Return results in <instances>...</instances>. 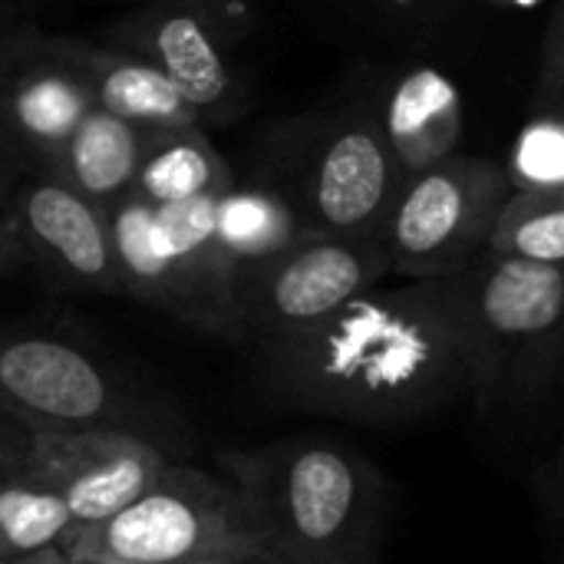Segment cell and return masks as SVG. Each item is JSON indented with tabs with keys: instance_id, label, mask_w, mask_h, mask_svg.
Returning a JSON list of instances; mask_svg holds the SVG:
<instances>
[{
	"instance_id": "6da1fadb",
	"label": "cell",
	"mask_w": 564,
	"mask_h": 564,
	"mask_svg": "<svg viewBox=\"0 0 564 564\" xmlns=\"http://www.w3.org/2000/svg\"><path fill=\"white\" fill-rule=\"evenodd\" d=\"M254 350L281 403L327 420L406 426L469 393L433 278L377 284L304 330L258 340Z\"/></svg>"
},
{
	"instance_id": "7a4b0ae2",
	"label": "cell",
	"mask_w": 564,
	"mask_h": 564,
	"mask_svg": "<svg viewBox=\"0 0 564 564\" xmlns=\"http://www.w3.org/2000/svg\"><path fill=\"white\" fill-rule=\"evenodd\" d=\"M254 549L274 564H377L390 522L387 476L327 436H288L218 456Z\"/></svg>"
},
{
	"instance_id": "3957f363",
	"label": "cell",
	"mask_w": 564,
	"mask_h": 564,
	"mask_svg": "<svg viewBox=\"0 0 564 564\" xmlns=\"http://www.w3.org/2000/svg\"><path fill=\"white\" fill-rule=\"evenodd\" d=\"M482 413H535L562 373L564 271L476 254L433 278Z\"/></svg>"
},
{
	"instance_id": "277c9868",
	"label": "cell",
	"mask_w": 564,
	"mask_h": 564,
	"mask_svg": "<svg viewBox=\"0 0 564 564\" xmlns=\"http://www.w3.org/2000/svg\"><path fill=\"white\" fill-rule=\"evenodd\" d=\"M218 195L145 205L132 192L102 208L119 294H129L195 330L235 340V264L218 245Z\"/></svg>"
},
{
	"instance_id": "5b68a950",
	"label": "cell",
	"mask_w": 564,
	"mask_h": 564,
	"mask_svg": "<svg viewBox=\"0 0 564 564\" xmlns=\"http://www.w3.org/2000/svg\"><path fill=\"white\" fill-rule=\"evenodd\" d=\"M268 165L304 235H377L403 185L367 106L291 119L271 135Z\"/></svg>"
},
{
	"instance_id": "8992f818",
	"label": "cell",
	"mask_w": 564,
	"mask_h": 564,
	"mask_svg": "<svg viewBox=\"0 0 564 564\" xmlns=\"http://www.w3.org/2000/svg\"><path fill=\"white\" fill-rule=\"evenodd\" d=\"M66 562L185 564L258 555L231 479L169 463L159 479L116 516L79 529L59 549Z\"/></svg>"
},
{
	"instance_id": "52a82bcc",
	"label": "cell",
	"mask_w": 564,
	"mask_h": 564,
	"mask_svg": "<svg viewBox=\"0 0 564 564\" xmlns=\"http://www.w3.org/2000/svg\"><path fill=\"white\" fill-rule=\"evenodd\" d=\"M512 182L506 165L482 155H449L403 178L377 228L387 271L426 281L482 254L492 218Z\"/></svg>"
},
{
	"instance_id": "ba28073f",
	"label": "cell",
	"mask_w": 564,
	"mask_h": 564,
	"mask_svg": "<svg viewBox=\"0 0 564 564\" xmlns=\"http://www.w3.org/2000/svg\"><path fill=\"white\" fill-rule=\"evenodd\" d=\"M377 235H301L268 261L238 271L231 288L235 340L304 330L387 278Z\"/></svg>"
},
{
	"instance_id": "9c48e42d",
	"label": "cell",
	"mask_w": 564,
	"mask_h": 564,
	"mask_svg": "<svg viewBox=\"0 0 564 564\" xmlns=\"http://www.w3.org/2000/svg\"><path fill=\"white\" fill-rule=\"evenodd\" d=\"M245 30L248 13L221 0H155L112 23L109 43L152 63L205 126L248 109L245 79L231 63V43Z\"/></svg>"
},
{
	"instance_id": "30bf717a",
	"label": "cell",
	"mask_w": 564,
	"mask_h": 564,
	"mask_svg": "<svg viewBox=\"0 0 564 564\" xmlns=\"http://www.w3.org/2000/svg\"><path fill=\"white\" fill-rule=\"evenodd\" d=\"M0 221L23 261L53 281L119 294L102 208L69 188L50 165L0 162Z\"/></svg>"
},
{
	"instance_id": "8fae6325",
	"label": "cell",
	"mask_w": 564,
	"mask_h": 564,
	"mask_svg": "<svg viewBox=\"0 0 564 564\" xmlns=\"http://www.w3.org/2000/svg\"><path fill=\"white\" fill-rule=\"evenodd\" d=\"M0 413L23 430L122 426L132 400L86 347L40 330H0Z\"/></svg>"
},
{
	"instance_id": "7c38bea8",
	"label": "cell",
	"mask_w": 564,
	"mask_h": 564,
	"mask_svg": "<svg viewBox=\"0 0 564 564\" xmlns=\"http://www.w3.org/2000/svg\"><path fill=\"white\" fill-rule=\"evenodd\" d=\"M165 466V453L126 426L26 430L20 463L23 473L46 482L66 502L76 532L116 516Z\"/></svg>"
},
{
	"instance_id": "4fadbf2b",
	"label": "cell",
	"mask_w": 564,
	"mask_h": 564,
	"mask_svg": "<svg viewBox=\"0 0 564 564\" xmlns=\"http://www.w3.org/2000/svg\"><path fill=\"white\" fill-rule=\"evenodd\" d=\"M89 109L56 36L33 26L0 30V162L46 165Z\"/></svg>"
},
{
	"instance_id": "5bb4252c",
	"label": "cell",
	"mask_w": 564,
	"mask_h": 564,
	"mask_svg": "<svg viewBox=\"0 0 564 564\" xmlns=\"http://www.w3.org/2000/svg\"><path fill=\"white\" fill-rule=\"evenodd\" d=\"M373 116L403 178L459 152L466 119L463 93L433 66L400 69L383 86Z\"/></svg>"
},
{
	"instance_id": "9a60e30c",
	"label": "cell",
	"mask_w": 564,
	"mask_h": 564,
	"mask_svg": "<svg viewBox=\"0 0 564 564\" xmlns=\"http://www.w3.org/2000/svg\"><path fill=\"white\" fill-rule=\"evenodd\" d=\"M59 53L76 69L89 106L145 129L202 126L182 93L145 59L119 46H96L79 36H56Z\"/></svg>"
},
{
	"instance_id": "2e32d148",
	"label": "cell",
	"mask_w": 564,
	"mask_h": 564,
	"mask_svg": "<svg viewBox=\"0 0 564 564\" xmlns=\"http://www.w3.org/2000/svg\"><path fill=\"white\" fill-rule=\"evenodd\" d=\"M155 132L159 129H145L102 109H89L46 165L86 202L106 208L132 192L135 172Z\"/></svg>"
},
{
	"instance_id": "e0dca14e",
	"label": "cell",
	"mask_w": 564,
	"mask_h": 564,
	"mask_svg": "<svg viewBox=\"0 0 564 564\" xmlns=\"http://www.w3.org/2000/svg\"><path fill=\"white\" fill-rule=\"evenodd\" d=\"M235 182L221 152L208 142L202 126L159 129L135 172L132 195L145 205H172L185 198L218 195Z\"/></svg>"
},
{
	"instance_id": "ac0fdd59",
	"label": "cell",
	"mask_w": 564,
	"mask_h": 564,
	"mask_svg": "<svg viewBox=\"0 0 564 564\" xmlns=\"http://www.w3.org/2000/svg\"><path fill=\"white\" fill-rule=\"evenodd\" d=\"M215 231H218V245L231 258L235 271L268 261L271 254L284 251L291 241H297L304 235L294 208L268 178L248 182V185L231 182L218 198Z\"/></svg>"
},
{
	"instance_id": "d6986e66",
	"label": "cell",
	"mask_w": 564,
	"mask_h": 564,
	"mask_svg": "<svg viewBox=\"0 0 564 564\" xmlns=\"http://www.w3.org/2000/svg\"><path fill=\"white\" fill-rule=\"evenodd\" d=\"M486 254L564 264V188H512L499 205Z\"/></svg>"
},
{
	"instance_id": "ffe728a7",
	"label": "cell",
	"mask_w": 564,
	"mask_h": 564,
	"mask_svg": "<svg viewBox=\"0 0 564 564\" xmlns=\"http://www.w3.org/2000/svg\"><path fill=\"white\" fill-rule=\"evenodd\" d=\"M76 532L66 502L30 473L17 469L0 482V562L43 549H63Z\"/></svg>"
},
{
	"instance_id": "44dd1931",
	"label": "cell",
	"mask_w": 564,
	"mask_h": 564,
	"mask_svg": "<svg viewBox=\"0 0 564 564\" xmlns=\"http://www.w3.org/2000/svg\"><path fill=\"white\" fill-rule=\"evenodd\" d=\"M506 175L512 188H564V126L558 112H535L516 139Z\"/></svg>"
},
{
	"instance_id": "7402d4cb",
	"label": "cell",
	"mask_w": 564,
	"mask_h": 564,
	"mask_svg": "<svg viewBox=\"0 0 564 564\" xmlns=\"http://www.w3.org/2000/svg\"><path fill=\"white\" fill-rule=\"evenodd\" d=\"M23 264H26V261H23V254H20L17 241L10 238L7 225L0 221V278H10V274H17Z\"/></svg>"
},
{
	"instance_id": "603a6c76",
	"label": "cell",
	"mask_w": 564,
	"mask_h": 564,
	"mask_svg": "<svg viewBox=\"0 0 564 564\" xmlns=\"http://www.w3.org/2000/svg\"><path fill=\"white\" fill-rule=\"evenodd\" d=\"M23 449H26V436H23L20 443H13V446H10V440L0 433V482L20 469V463H23Z\"/></svg>"
},
{
	"instance_id": "cb8c5ba5",
	"label": "cell",
	"mask_w": 564,
	"mask_h": 564,
	"mask_svg": "<svg viewBox=\"0 0 564 564\" xmlns=\"http://www.w3.org/2000/svg\"><path fill=\"white\" fill-rule=\"evenodd\" d=\"M0 564H69L66 555L59 549H43V552H33V555H23V558H10V562Z\"/></svg>"
},
{
	"instance_id": "d4e9b609",
	"label": "cell",
	"mask_w": 564,
	"mask_h": 564,
	"mask_svg": "<svg viewBox=\"0 0 564 564\" xmlns=\"http://www.w3.org/2000/svg\"><path fill=\"white\" fill-rule=\"evenodd\" d=\"M69 564H122V562H69ZM185 564H245V558H231V555H215V558H195Z\"/></svg>"
},
{
	"instance_id": "484cf974",
	"label": "cell",
	"mask_w": 564,
	"mask_h": 564,
	"mask_svg": "<svg viewBox=\"0 0 564 564\" xmlns=\"http://www.w3.org/2000/svg\"><path fill=\"white\" fill-rule=\"evenodd\" d=\"M380 3V0H377ZM387 7H393L397 13H406V10H413V7H430L433 0H383Z\"/></svg>"
},
{
	"instance_id": "4316f807",
	"label": "cell",
	"mask_w": 564,
	"mask_h": 564,
	"mask_svg": "<svg viewBox=\"0 0 564 564\" xmlns=\"http://www.w3.org/2000/svg\"><path fill=\"white\" fill-rule=\"evenodd\" d=\"M245 564H274V562H268V558H261V555H248Z\"/></svg>"
},
{
	"instance_id": "83f0119b",
	"label": "cell",
	"mask_w": 564,
	"mask_h": 564,
	"mask_svg": "<svg viewBox=\"0 0 564 564\" xmlns=\"http://www.w3.org/2000/svg\"><path fill=\"white\" fill-rule=\"evenodd\" d=\"M129 3H155V0H129Z\"/></svg>"
},
{
	"instance_id": "f1b7e54d",
	"label": "cell",
	"mask_w": 564,
	"mask_h": 564,
	"mask_svg": "<svg viewBox=\"0 0 564 564\" xmlns=\"http://www.w3.org/2000/svg\"><path fill=\"white\" fill-rule=\"evenodd\" d=\"M512 3H535V0H512Z\"/></svg>"
}]
</instances>
